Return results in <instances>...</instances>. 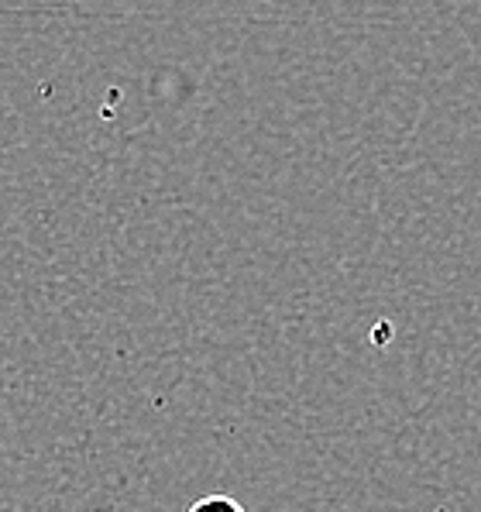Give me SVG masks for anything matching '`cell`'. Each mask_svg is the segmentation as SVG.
Masks as SVG:
<instances>
[{
	"label": "cell",
	"mask_w": 481,
	"mask_h": 512,
	"mask_svg": "<svg viewBox=\"0 0 481 512\" xmlns=\"http://www.w3.org/2000/svg\"><path fill=\"white\" fill-rule=\"evenodd\" d=\"M186 512H248V509H244L238 499H231V495L214 492V495H203V499H196Z\"/></svg>",
	"instance_id": "obj_1"
}]
</instances>
